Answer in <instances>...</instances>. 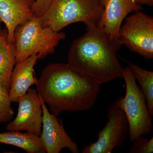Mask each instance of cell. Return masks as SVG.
I'll list each match as a JSON object with an SVG mask.
<instances>
[{"instance_id":"cell-9","label":"cell","mask_w":153,"mask_h":153,"mask_svg":"<svg viewBox=\"0 0 153 153\" xmlns=\"http://www.w3.org/2000/svg\"><path fill=\"white\" fill-rule=\"evenodd\" d=\"M42 107V129L39 137L46 152L59 153L66 148L72 153H79L77 144L66 133L62 120L50 114L43 101Z\"/></svg>"},{"instance_id":"cell-8","label":"cell","mask_w":153,"mask_h":153,"mask_svg":"<svg viewBox=\"0 0 153 153\" xmlns=\"http://www.w3.org/2000/svg\"><path fill=\"white\" fill-rule=\"evenodd\" d=\"M16 118L6 127L7 130H25L38 136L41 135L43 122L42 100L38 91L29 88L26 94L18 100Z\"/></svg>"},{"instance_id":"cell-14","label":"cell","mask_w":153,"mask_h":153,"mask_svg":"<svg viewBox=\"0 0 153 153\" xmlns=\"http://www.w3.org/2000/svg\"><path fill=\"white\" fill-rule=\"evenodd\" d=\"M0 143L12 145L23 149L27 153H45L40 137L31 133L19 131L0 133Z\"/></svg>"},{"instance_id":"cell-6","label":"cell","mask_w":153,"mask_h":153,"mask_svg":"<svg viewBox=\"0 0 153 153\" xmlns=\"http://www.w3.org/2000/svg\"><path fill=\"white\" fill-rule=\"evenodd\" d=\"M123 98L119 97L111 105L107 112L108 121L98 133V139L86 146L82 153H111L128 138V123L123 108Z\"/></svg>"},{"instance_id":"cell-1","label":"cell","mask_w":153,"mask_h":153,"mask_svg":"<svg viewBox=\"0 0 153 153\" xmlns=\"http://www.w3.org/2000/svg\"><path fill=\"white\" fill-rule=\"evenodd\" d=\"M36 84L42 101L49 105L56 117L63 111L91 109L102 85L64 63L45 66Z\"/></svg>"},{"instance_id":"cell-10","label":"cell","mask_w":153,"mask_h":153,"mask_svg":"<svg viewBox=\"0 0 153 153\" xmlns=\"http://www.w3.org/2000/svg\"><path fill=\"white\" fill-rule=\"evenodd\" d=\"M104 11L97 26L104 30L110 40L120 48V30L129 14L142 10L133 0H102Z\"/></svg>"},{"instance_id":"cell-12","label":"cell","mask_w":153,"mask_h":153,"mask_svg":"<svg viewBox=\"0 0 153 153\" xmlns=\"http://www.w3.org/2000/svg\"><path fill=\"white\" fill-rule=\"evenodd\" d=\"M38 60L37 54L16 63L11 74L9 94L12 102L18 100L27 93L32 85L37 83L34 76V67Z\"/></svg>"},{"instance_id":"cell-2","label":"cell","mask_w":153,"mask_h":153,"mask_svg":"<svg viewBox=\"0 0 153 153\" xmlns=\"http://www.w3.org/2000/svg\"><path fill=\"white\" fill-rule=\"evenodd\" d=\"M85 24L86 33L69 49L68 66L101 85L123 78V68L117 55L120 47L93 22Z\"/></svg>"},{"instance_id":"cell-17","label":"cell","mask_w":153,"mask_h":153,"mask_svg":"<svg viewBox=\"0 0 153 153\" xmlns=\"http://www.w3.org/2000/svg\"><path fill=\"white\" fill-rule=\"evenodd\" d=\"M129 150V153H152L153 152V137L150 139L143 136L137 138Z\"/></svg>"},{"instance_id":"cell-16","label":"cell","mask_w":153,"mask_h":153,"mask_svg":"<svg viewBox=\"0 0 153 153\" xmlns=\"http://www.w3.org/2000/svg\"><path fill=\"white\" fill-rule=\"evenodd\" d=\"M11 102L8 91L0 85V123L10 121L13 117Z\"/></svg>"},{"instance_id":"cell-5","label":"cell","mask_w":153,"mask_h":153,"mask_svg":"<svg viewBox=\"0 0 153 153\" xmlns=\"http://www.w3.org/2000/svg\"><path fill=\"white\" fill-rule=\"evenodd\" d=\"M126 85L123 108L129 126L128 138L133 142L140 137L149 135L153 128L152 119L148 109L146 100L141 88L137 85L131 69L123 68V77Z\"/></svg>"},{"instance_id":"cell-3","label":"cell","mask_w":153,"mask_h":153,"mask_svg":"<svg viewBox=\"0 0 153 153\" xmlns=\"http://www.w3.org/2000/svg\"><path fill=\"white\" fill-rule=\"evenodd\" d=\"M66 35L51 28L43 27L40 17L35 16L15 30L16 64L37 54L41 60L55 52V48Z\"/></svg>"},{"instance_id":"cell-15","label":"cell","mask_w":153,"mask_h":153,"mask_svg":"<svg viewBox=\"0 0 153 153\" xmlns=\"http://www.w3.org/2000/svg\"><path fill=\"white\" fill-rule=\"evenodd\" d=\"M128 67L131 69L136 80L138 81L144 94L148 109L153 116V72L143 69L136 64L127 61Z\"/></svg>"},{"instance_id":"cell-11","label":"cell","mask_w":153,"mask_h":153,"mask_svg":"<svg viewBox=\"0 0 153 153\" xmlns=\"http://www.w3.org/2000/svg\"><path fill=\"white\" fill-rule=\"evenodd\" d=\"M36 0H0V19L5 25L9 43L15 44L17 27L35 16L33 7Z\"/></svg>"},{"instance_id":"cell-4","label":"cell","mask_w":153,"mask_h":153,"mask_svg":"<svg viewBox=\"0 0 153 153\" xmlns=\"http://www.w3.org/2000/svg\"><path fill=\"white\" fill-rule=\"evenodd\" d=\"M102 0H52L41 17L42 26L60 32L76 22L98 24L104 11Z\"/></svg>"},{"instance_id":"cell-7","label":"cell","mask_w":153,"mask_h":153,"mask_svg":"<svg viewBox=\"0 0 153 153\" xmlns=\"http://www.w3.org/2000/svg\"><path fill=\"white\" fill-rule=\"evenodd\" d=\"M125 19L120 30L121 43L145 59H152L153 17L139 10Z\"/></svg>"},{"instance_id":"cell-19","label":"cell","mask_w":153,"mask_h":153,"mask_svg":"<svg viewBox=\"0 0 153 153\" xmlns=\"http://www.w3.org/2000/svg\"><path fill=\"white\" fill-rule=\"evenodd\" d=\"M137 4L139 5H146L149 7H152L153 5V0H133Z\"/></svg>"},{"instance_id":"cell-13","label":"cell","mask_w":153,"mask_h":153,"mask_svg":"<svg viewBox=\"0 0 153 153\" xmlns=\"http://www.w3.org/2000/svg\"><path fill=\"white\" fill-rule=\"evenodd\" d=\"M16 58V45L8 42L7 31L3 30L0 34V85L9 91Z\"/></svg>"},{"instance_id":"cell-20","label":"cell","mask_w":153,"mask_h":153,"mask_svg":"<svg viewBox=\"0 0 153 153\" xmlns=\"http://www.w3.org/2000/svg\"><path fill=\"white\" fill-rule=\"evenodd\" d=\"M1 19H0V34L1 33L2 31V30H1Z\"/></svg>"},{"instance_id":"cell-18","label":"cell","mask_w":153,"mask_h":153,"mask_svg":"<svg viewBox=\"0 0 153 153\" xmlns=\"http://www.w3.org/2000/svg\"><path fill=\"white\" fill-rule=\"evenodd\" d=\"M52 0H36L33 10L35 16L42 17L49 8Z\"/></svg>"}]
</instances>
